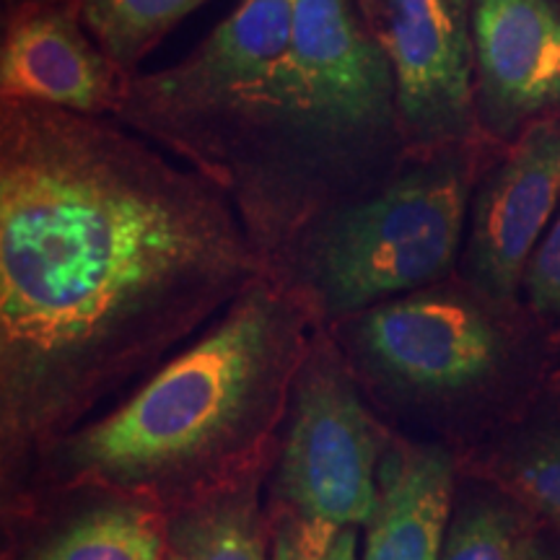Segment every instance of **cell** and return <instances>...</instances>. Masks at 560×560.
<instances>
[{
    "label": "cell",
    "mask_w": 560,
    "mask_h": 560,
    "mask_svg": "<svg viewBox=\"0 0 560 560\" xmlns=\"http://www.w3.org/2000/svg\"><path fill=\"white\" fill-rule=\"evenodd\" d=\"M270 276L219 187L91 115L3 102L0 462L122 400Z\"/></svg>",
    "instance_id": "1"
},
{
    "label": "cell",
    "mask_w": 560,
    "mask_h": 560,
    "mask_svg": "<svg viewBox=\"0 0 560 560\" xmlns=\"http://www.w3.org/2000/svg\"><path fill=\"white\" fill-rule=\"evenodd\" d=\"M310 327L304 301L260 278L149 380L42 452L26 499L122 495L170 511L270 472Z\"/></svg>",
    "instance_id": "2"
},
{
    "label": "cell",
    "mask_w": 560,
    "mask_h": 560,
    "mask_svg": "<svg viewBox=\"0 0 560 560\" xmlns=\"http://www.w3.org/2000/svg\"><path fill=\"white\" fill-rule=\"evenodd\" d=\"M470 177L462 166H418L366 198L304 226L289 289L325 319L431 289L457 262L467 226Z\"/></svg>",
    "instance_id": "3"
},
{
    "label": "cell",
    "mask_w": 560,
    "mask_h": 560,
    "mask_svg": "<svg viewBox=\"0 0 560 560\" xmlns=\"http://www.w3.org/2000/svg\"><path fill=\"white\" fill-rule=\"evenodd\" d=\"M342 353L371 408L410 429H436L493 395L509 342L465 293L423 289L355 314Z\"/></svg>",
    "instance_id": "4"
},
{
    "label": "cell",
    "mask_w": 560,
    "mask_h": 560,
    "mask_svg": "<svg viewBox=\"0 0 560 560\" xmlns=\"http://www.w3.org/2000/svg\"><path fill=\"white\" fill-rule=\"evenodd\" d=\"M395 75L350 0H296L289 52L240 120L306 153H338L392 128Z\"/></svg>",
    "instance_id": "5"
},
{
    "label": "cell",
    "mask_w": 560,
    "mask_h": 560,
    "mask_svg": "<svg viewBox=\"0 0 560 560\" xmlns=\"http://www.w3.org/2000/svg\"><path fill=\"white\" fill-rule=\"evenodd\" d=\"M392 439L342 348L314 332L280 429L268 509L363 527Z\"/></svg>",
    "instance_id": "6"
},
{
    "label": "cell",
    "mask_w": 560,
    "mask_h": 560,
    "mask_svg": "<svg viewBox=\"0 0 560 560\" xmlns=\"http://www.w3.org/2000/svg\"><path fill=\"white\" fill-rule=\"evenodd\" d=\"M296 0H242L179 66L132 89V107L156 122L240 117L289 52Z\"/></svg>",
    "instance_id": "7"
},
{
    "label": "cell",
    "mask_w": 560,
    "mask_h": 560,
    "mask_svg": "<svg viewBox=\"0 0 560 560\" xmlns=\"http://www.w3.org/2000/svg\"><path fill=\"white\" fill-rule=\"evenodd\" d=\"M395 75L397 112L420 136L465 128L472 104L467 0H361Z\"/></svg>",
    "instance_id": "8"
},
{
    "label": "cell",
    "mask_w": 560,
    "mask_h": 560,
    "mask_svg": "<svg viewBox=\"0 0 560 560\" xmlns=\"http://www.w3.org/2000/svg\"><path fill=\"white\" fill-rule=\"evenodd\" d=\"M560 206V125H542L490 174L472 206L467 276L493 301L522 289L532 252Z\"/></svg>",
    "instance_id": "9"
},
{
    "label": "cell",
    "mask_w": 560,
    "mask_h": 560,
    "mask_svg": "<svg viewBox=\"0 0 560 560\" xmlns=\"http://www.w3.org/2000/svg\"><path fill=\"white\" fill-rule=\"evenodd\" d=\"M117 73L73 5L34 3L11 19L0 52L3 102L100 117L122 100Z\"/></svg>",
    "instance_id": "10"
},
{
    "label": "cell",
    "mask_w": 560,
    "mask_h": 560,
    "mask_svg": "<svg viewBox=\"0 0 560 560\" xmlns=\"http://www.w3.org/2000/svg\"><path fill=\"white\" fill-rule=\"evenodd\" d=\"M457 501V457L446 444L395 436L380 470L361 560H441Z\"/></svg>",
    "instance_id": "11"
},
{
    "label": "cell",
    "mask_w": 560,
    "mask_h": 560,
    "mask_svg": "<svg viewBox=\"0 0 560 560\" xmlns=\"http://www.w3.org/2000/svg\"><path fill=\"white\" fill-rule=\"evenodd\" d=\"M472 42L486 100L509 120L560 102L556 0H472Z\"/></svg>",
    "instance_id": "12"
},
{
    "label": "cell",
    "mask_w": 560,
    "mask_h": 560,
    "mask_svg": "<svg viewBox=\"0 0 560 560\" xmlns=\"http://www.w3.org/2000/svg\"><path fill=\"white\" fill-rule=\"evenodd\" d=\"M268 472L166 511V560H270L272 516L260 488Z\"/></svg>",
    "instance_id": "13"
},
{
    "label": "cell",
    "mask_w": 560,
    "mask_h": 560,
    "mask_svg": "<svg viewBox=\"0 0 560 560\" xmlns=\"http://www.w3.org/2000/svg\"><path fill=\"white\" fill-rule=\"evenodd\" d=\"M24 560H166V511L102 495L62 520Z\"/></svg>",
    "instance_id": "14"
},
{
    "label": "cell",
    "mask_w": 560,
    "mask_h": 560,
    "mask_svg": "<svg viewBox=\"0 0 560 560\" xmlns=\"http://www.w3.org/2000/svg\"><path fill=\"white\" fill-rule=\"evenodd\" d=\"M91 39L120 70L136 68L206 0H70Z\"/></svg>",
    "instance_id": "15"
},
{
    "label": "cell",
    "mask_w": 560,
    "mask_h": 560,
    "mask_svg": "<svg viewBox=\"0 0 560 560\" xmlns=\"http://www.w3.org/2000/svg\"><path fill=\"white\" fill-rule=\"evenodd\" d=\"M529 511L511 495H457L441 560H522Z\"/></svg>",
    "instance_id": "16"
},
{
    "label": "cell",
    "mask_w": 560,
    "mask_h": 560,
    "mask_svg": "<svg viewBox=\"0 0 560 560\" xmlns=\"http://www.w3.org/2000/svg\"><path fill=\"white\" fill-rule=\"evenodd\" d=\"M493 480L529 514L560 522V420L516 433L495 452Z\"/></svg>",
    "instance_id": "17"
},
{
    "label": "cell",
    "mask_w": 560,
    "mask_h": 560,
    "mask_svg": "<svg viewBox=\"0 0 560 560\" xmlns=\"http://www.w3.org/2000/svg\"><path fill=\"white\" fill-rule=\"evenodd\" d=\"M270 560H361L359 529L314 516L270 511Z\"/></svg>",
    "instance_id": "18"
},
{
    "label": "cell",
    "mask_w": 560,
    "mask_h": 560,
    "mask_svg": "<svg viewBox=\"0 0 560 560\" xmlns=\"http://www.w3.org/2000/svg\"><path fill=\"white\" fill-rule=\"evenodd\" d=\"M522 289L527 291L532 310L542 317L560 319V206L537 249L532 252Z\"/></svg>",
    "instance_id": "19"
},
{
    "label": "cell",
    "mask_w": 560,
    "mask_h": 560,
    "mask_svg": "<svg viewBox=\"0 0 560 560\" xmlns=\"http://www.w3.org/2000/svg\"><path fill=\"white\" fill-rule=\"evenodd\" d=\"M522 560H560V537L532 532L527 545H524Z\"/></svg>",
    "instance_id": "20"
},
{
    "label": "cell",
    "mask_w": 560,
    "mask_h": 560,
    "mask_svg": "<svg viewBox=\"0 0 560 560\" xmlns=\"http://www.w3.org/2000/svg\"><path fill=\"white\" fill-rule=\"evenodd\" d=\"M556 527H558V535H560V522H556Z\"/></svg>",
    "instance_id": "21"
}]
</instances>
